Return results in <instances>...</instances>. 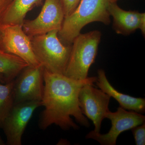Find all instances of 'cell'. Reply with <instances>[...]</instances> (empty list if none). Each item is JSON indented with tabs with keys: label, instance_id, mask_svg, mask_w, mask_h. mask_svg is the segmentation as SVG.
I'll use <instances>...</instances> for the list:
<instances>
[{
	"label": "cell",
	"instance_id": "cell-1",
	"mask_svg": "<svg viewBox=\"0 0 145 145\" xmlns=\"http://www.w3.org/2000/svg\"><path fill=\"white\" fill-rule=\"evenodd\" d=\"M44 88L41 101L44 109L40 115L39 128L44 130L55 124L64 130L78 129L79 127L71 116L80 124L89 127V122L79 106L78 95L83 86L96 82L97 77H88L85 80H77L44 69Z\"/></svg>",
	"mask_w": 145,
	"mask_h": 145
},
{
	"label": "cell",
	"instance_id": "cell-2",
	"mask_svg": "<svg viewBox=\"0 0 145 145\" xmlns=\"http://www.w3.org/2000/svg\"><path fill=\"white\" fill-rule=\"evenodd\" d=\"M110 0H80L75 10L64 19L58 36L66 45H70L75 38L80 34L81 29L93 22H110L108 8Z\"/></svg>",
	"mask_w": 145,
	"mask_h": 145
},
{
	"label": "cell",
	"instance_id": "cell-3",
	"mask_svg": "<svg viewBox=\"0 0 145 145\" xmlns=\"http://www.w3.org/2000/svg\"><path fill=\"white\" fill-rule=\"evenodd\" d=\"M58 32L54 30L30 39L34 55L44 69L52 73L64 75L71 46L61 41Z\"/></svg>",
	"mask_w": 145,
	"mask_h": 145
},
{
	"label": "cell",
	"instance_id": "cell-4",
	"mask_svg": "<svg viewBox=\"0 0 145 145\" xmlns=\"http://www.w3.org/2000/svg\"><path fill=\"white\" fill-rule=\"evenodd\" d=\"M101 35L99 30H93L80 33L75 38L64 75L77 80L88 78L89 68L96 59Z\"/></svg>",
	"mask_w": 145,
	"mask_h": 145
},
{
	"label": "cell",
	"instance_id": "cell-5",
	"mask_svg": "<svg viewBox=\"0 0 145 145\" xmlns=\"http://www.w3.org/2000/svg\"><path fill=\"white\" fill-rule=\"evenodd\" d=\"M44 67L41 64L28 66L13 80L14 105L31 101H42L44 88Z\"/></svg>",
	"mask_w": 145,
	"mask_h": 145
},
{
	"label": "cell",
	"instance_id": "cell-6",
	"mask_svg": "<svg viewBox=\"0 0 145 145\" xmlns=\"http://www.w3.org/2000/svg\"><path fill=\"white\" fill-rule=\"evenodd\" d=\"M0 49L16 55L29 66L40 64L32 49L31 39L20 25H0Z\"/></svg>",
	"mask_w": 145,
	"mask_h": 145
},
{
	"label": "cell",
	"instance_id": "cell-7",
	"mask_svg": "<svg viewBox=\"0 0 145 145\" xmlns=\"http://www.w3.org/2000/svg\"><path fill=\"white\" fill-rule=\"evenodd\" d=\"M105 118L111 122L112 126L108 132L101 134L92 131L86 135V138L96 140L102 145H115L117 138L121 133L142 124L145 121V116L141 113L127 111L121 106L115 112L108 110L105 115Z\"/></svg>",
	"mask_w": 145,
	"mask_h": 145
},
{
	"label": "cell",
	"instance_id": "cell-8",
	"mask_svg": "<svg viewBox=\"0 0 145 145\" xmlns=\"http://www.w3.org/2000/svg\"><path fill=\"white\" fill-rule=\"evenodd\" d=\"M65 13L61 0H45L39 16L31 20H25L22 27L30 38L61 28Z\"/></svg>",
	"mask_w": 145,
	"mask_h": 145
},
{
	"label": "cell",
	"instance_id": "cell-9",
	"mask_svg": "<svg viewBox=\"0 0 145 145\" xmlns=\"http://www.w3.org/2000/svg\"><path fill=\"white\" fill-rule=\"evenodd\" d=\"M42 106L41 101H31L15 104L3 124L6 145H21L22 137L34 111Z\"/></svg>",
	"mask_w": 145,
	"mask_h": 145
},
{
	"label": "cell",
	"instance_id": "cell-10",
	"mask_svg": "<svg viewBox=\"0 0 145 145\" xmlns=\"http://www.w3.org/2000/svg\"><path fill=\"white\" fill-rule=\"evenodd\" d=\"M88 83L81 88L78 95L79 106L83 114L93 122L94 131L100 132L102 121L109 110L111 97L101 89Z\"/></svg>",
	"mask_w": 145,
	"mask_h": 145
},
{
	"label": "cell",
	"instance_id": "cell-11",
	"mask_svg": "<svg viewBox=\"0 0 145 145\" xmlns=\"http://www.w3.org/2000/svg\"><path fill=\"white\" fill-rule=\"evenodd\" d=\"M96 83L101 90L115 99L123 108L141 114L144 113L145 99L135 98L119 92L110 84L107 79L105 72L103 69L98 70Z\"/></svg>",
	"mask_w": 145,
	"mask_h": 145
},
{
	"label": "cell",
	"instance_id": "cell-12",
	"mask_svg": "<svg viewBox=\"0 0 145 145\" xmlns=\"http://www.w3.org/2000/svg\"><path fill=\"white\" fill-rule=\"evenodd\" d=\"M108 10L113 18V29L117 34L128 35L139 28L142 13L136 10H123L117 2L110 3Z\"/></svg>",
	"mask_w": 145,
	"mask_h": 145
},
{
	"label": "cell",
	"instance_id": "cell-13",
	"mask_svg": "<svg viewBox=\"0 0 145 145\" xmlns=\"http://www.w3.org/2000/svg\"><path fill=\"white\" fill-rule=\"evenodd\" d=\"M42 0H13L3 14L0 25H22L27 13Z\"/></svg>",
	"mask_w": 145,
	"mask_h": 145
},
{
	"label": "cell",
	"instance_id": "cell-14",
	"mask_svg": "<svg viewBox=\"0 0 145 145\" xmlns=\"http://www.w3.org/2000/svg\"><path fill=\"white\" fill-rule=\"evenodd\" d=\"M28 64L20 58L0 49V75L5 83L13 81Z\"/></svg>",
	"mask_w": 145,
	"mask_h": 145
},
{
	"label": "cell",
	"instance_id": "cell-15",
	"mask_svg": "<svg viewBox=\"0 0 145 145\" xmlns=\"http://www.w3.org/2000/svg\"><path fill=\"white\" fill-rule=\"evenodd\" d=\"M13 80L3 84L0 82V129L14 105Z\"/></svg>",
	"mask_w": 145,
	"mask_h": 145
},
{
	"label": "cell",
	"instance_id": "cell-16",
	"mask_svg": "<svg viewBox=\"0 0 145 145\" xmlns=\"http://www.w3.org/2000/svg\"><path fill=\"white\" fill-rule=\"evenodd\" d=\"M137 145H145V123L137 126L131 129Z\"/></svg>",
	"mask_w": 145,
	"mask_h": 145
},
{
	"label": "cell",
	"instance_id": "cell-17",
	"mask_svg": "<svg viewBox=\"0 0 145 145\" xmlns=\"http://www.w3.org/2000/svg\"><path fill=\"white\" fill-rule=\"evenodd\" d=\"M80 0H61L65 17L70 15L77 7Z\"/></svg>",
	"mask_w": 145,
	"mask_h": 145
},
{
	"label": "cell",
	"instance_id": "cell-18",
	"mask_svg": "<svg viewBox=\"0 0 145 145\" xmlns=\"http://www.w3.org/2000/svg\"><path fill=\"white\" fill-rule=\"evenodd\" d=\"M13 0H0V20L3 14Z\"/></svg>",
	"mask_w": 145,
	"mask_h": 145
},
{
	"label": "cell",
	"instance_id": "cell-19",
	"mask_svg": "<svg viewBox=\"0 0 145 145\" xmlns=\"http://www.w3.org/2000/svg\"><path fill=\"white\" fill-rule=\"evenodd\" d=\"M142 31L143 36L145 35V13H141V19H140V26L139 28Z\"/></svg>",
	"mask_w": 145,
	"mask_h": 145
},
{
	"label": "cell",
	"instance_id": "cell-20",
	"mask_svg": "<svg viewBox=\"0 0 145 145\" xmlns=\"http://www.w3.org/2000/svg\"><path fill=\"white\" fill-rule=\"evenodd\" d=\"M0 82L3 83V84H5V82L4 78L3 77L2 75H0Z\"/></svg>",
	"mask_w": 145,
	"mask_h": 145
},
{
	"label": "cell",
	"instance_id": "cell-21",
	"mask_svg": "<svg viewBox=\"0 0 145 145\" xmlns=\"http://www.w3.org/2000/svg\"><path fill=\"white\" fill-rule=\"evenodd\" d=\"M6 145V143L3 140L2 137L0 136V145Z\"/></svg>",
	"mask_w": 145,
	"mask_h": 145
},
{
	"label": "cell",
	"instance_id": "cell-22",
	"mask_svg": "<svg viewBox=\"0 0 145 145\" xmlns=\"http://www.w3.org/2000/svg\"><path fill=\"white\" fill-rule=\"evenodd\" d=\"M111 1V3L117 2V1L118 0H110Z\"/></svg>",
	"mask_w": 145,
	"mask_h": 145
}]
</instances>
